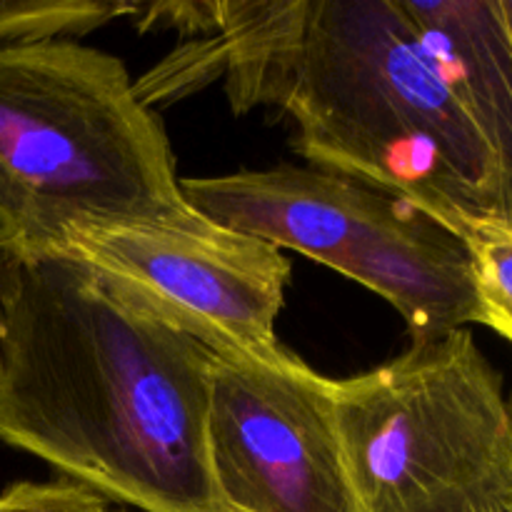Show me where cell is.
I'll list each match as a JSON object with an SVG mask.
<instances>
[{
    "label": "cell",
    "instance_id": "14",
    "mask_svg": "<svg viewBox=\"0 0 512 512\" xmlns=\"http://www.w3.org/2000/svg\"><path fill=\"white\" fill-rule=\"evenodd\" d=\"M493 512H512V498L508 500V503H503L498 510H493Z\"/></svg>",
    "mask_w": 512,
    "mask_h": 512
},
{
    "label": "cell",
    "instance_id": "7",
    "mask_svg": "<svg viewBox=\"0 0 512 512\" xmlns=\"http://www.w3.org/2000/svg\"><path fill=\"white\" fill-rule=\"evenodd\" d=\"M330 383L300 358L215 360L205 435L225 508L353 512Z\"/></svg>",
    "mask_w": 512,
    "mask_h": 512
},
{
    "label": "cell",
    "instance_id": "1",
    "mask_svg": "<svg viewBox=\"0 0 512 512\" xmlns=\"http://www.w3.org/2000/svg\"><path fill=\"white\" fill-rule=\"evenodd\" d=\"M200 33L135 85L148 108L223 78L235 113H283L315 168L390 190L460 238L508 218L495 155L398 0L205 3Z\"/></svg>",
    "mask_w": 512,
    "mask_h": 512
},
{
    "label": "cell",
    "instance_id": "3",
    "mask_svg": "<svg viewBox=\"0 0 512 512\" xmlns=\"http://www.w3.org/2000/svg\"><path fill=\"white\" fill-rule=\"evenodd\" d=\"M78 220L205 218L123 60L70 38L0 45V233L25 255Z\"/></svg>",
    "mask_w": 512,
    "mask_h": 512
},
{
    "label": "cell",
    "instance_id": "5",
    "mask_svg": "<svg viewBox=\"0 0 512 512\" xmlns=\"http://www.w3.org/2000/svg\"><path fill=\"white\" fill-rule=\"evenodd\" d=\"M203 218L338 270L393 305L413 343L480 325L468 243L410 200L315 165L180 178Z\"/></svg>",
    "mask_w": 512,
    "mask_h": 512
},
{
    "label": "cell",
    "instance_id": "2",
    "mask_svg": "<svg viewBox=\"0 0 512 512\" xmlns=\"http://www.w3.org/2000/svg\"><path fill=\"white\" fill-rule=\"evenodd\" d=\"M218 355L88 265L23 255L0 378V440L103 500L230 512L208 463Z\"/></svg>",
    "mask_w": 512,
    "mask_h": 512
},
{
    "label": "cell",
    "instance_id": "9",
    "mask_svg": "<svg viewBox=\"0 0 512 512\" xmlns=\"http://www.w3.org/2000/svg\"><path fill=\"white\" fill-rule=\"evenodd\" d=\"M135 3L95 0H0V45L50 38H80L118 15H133Z\"/></svg>",
    "mask_w": 512,
    "mask_h": 512
},
{
    "label": "cell",
    "instance_id": "16",
    "mask_svg": "<svg viewBox=\"0 0 512 512\" xmlns=\"http://www.w3.org/2000/svg\"><path fill=\"white\" fill-rule=\"evenodd\" d=\"M108 512H113V510H108Z\"/></svg>",
    "mask_w": 512,
    "mask_h": 512
},
{
    "label": "cell",
    "instance_id": "11",
    "mask_svg": "<svg viewBox=\"0 0 512 512\" xmlns=\"http://www.w3.org/2000/svg\"><path fill=\"white\" fill-rule=\"evenodd\" d=\"M0 512H108L100 495L70 483H15L0 493Z\"/></svg>",
    "mask_w": 512,
    "mask_h": 512
},
{
    "label": "cell",
    "instance_id": "4",
    "mask_svg": "<svg viewBox=\"0 0 512 512\" xmlns=\"http://www.w3.org/2000/svg\"><path fill=\"white\" fill-rule=\"evenodd\" d=\"M330 393L353 512H493L512 498L510 405L468 328Z\"/></svg>",
    "mask_w": 512,
    "mask_h": 512
},
{
    "label": "cell",
    "instance_id": "13",
    "mask_svg": "<svg viewBox=\"0 0 512 512\" xmlns=\"http://www.w3.org/2000/svg\"><path fill=\"white\" fill-rule=\"evenodd\" d=\"M498 3H500V10H503L505 25H508V33L512 38V0H498Z\"/></svg>",
    "mask_w": 512,
    "mask_h": 512
},
{
    "label": "cell",
    "instance_id": "8",
    "mask_svg": "<svg viewBox=\"0 0 512 512\" xmlns=\"http://www.w3.org/2000/svg\"><path fill=\"white\" fill-rule=\"evenodd\" d=\"M445 85L488 143L512 218V38L498 0H398Z\"/></svg>",
    "mask_w": 512,
    "mask_h": 512
},
{
    "label": "cell",
    "instance_id": "12",
    "mask_svg": "<svg viewBox=\"0 0 512 512\" xmlns=\"http://www.w3.org/2000/svg\"><path fill=\"white\" fill-rule=\"evenodd\" d=\"M20 268H23V250L8 235L0 233V378H3L5 335H8L10 308L18 293Z\"/></svg>",
    "mask_w": 512,
    "mask_h": 512
},
{
    "label": "cell",
    "instance_id": "10",
    "mask_svg": "<svg viewBox=\"0 0 512 512\" xmlns=\"http://www.w3.org/2000/svg\"><path fill=\"white\" fill-rule=\"evenodd\" d=\"M473 253L480 325L512 343V218H488L463 233Z\"/></svg>",
    "mask_w": 512,
    "mask_h": 512
},
{
    "label": "cell",
    "instance_id": "15",
    "mask_svg": "<svg viewBox=\"0 0 512 512\" xmlns=\"http://www.w3.org/2000/svg\"><path fill=\"white\" fill-rule=\"evenodd\" d=\"M508 405H510V413H512V395H510V400H508Z\"/></svg>",
    "mask_w": 512,
    "mask_h": 512
},
{
    "label": "cell",
    "instance_id": "6",
    "mask_svg": "<svg viewBox=\"0 0 512 512\" xmlns=\"http://www.w3.org/2000/svg\"><path fill=\"white\" fill-rule=\"evenodd\" d=\"M33 253H60L88 265L218 358L270 365L298 358L275 330L290 260L208 218L195 225L78 220Z\"/></svg>",
    "mask_w": 512,
    "mask_h": 512
}]
</instances>
